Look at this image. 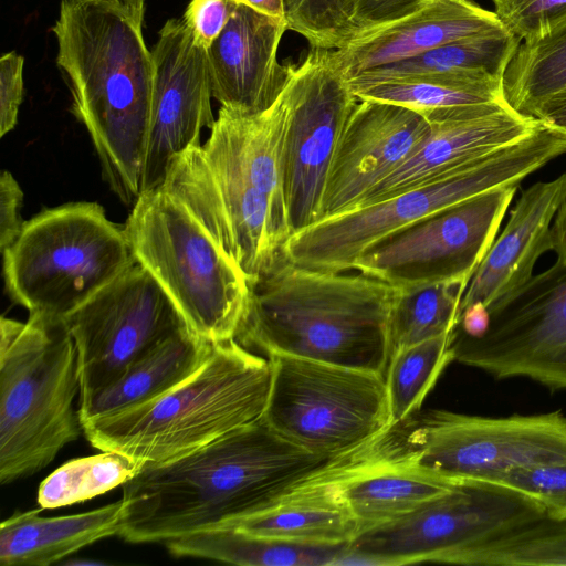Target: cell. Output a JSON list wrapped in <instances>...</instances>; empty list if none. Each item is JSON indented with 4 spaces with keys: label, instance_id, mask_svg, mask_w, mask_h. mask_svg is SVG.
Masks as SVG:
<instances>
[{
    "label": "cell",
    "instance_id": "4316f807",
    "mask_svg": "<svg viewBox=\"0 0 566 566\" xmlns=\"http://www.w3.org/2000/svg\"><path fill=\"white\" fill-rule=\"evenodd\" d=\"M349 544L310 545L291 543L224 527L192 533L166 543L176 557H197L242 566H326Z\"/></svg>",
    "mask_w": 566,
    "mask_h": 566
},
{
    "label": "cell",
    "instance_id": "7bdbcfd3",
    "mask_svg": "<svg viewBox=\"0 0 566 566\" xmlns=\"http://www.w3.org/2000/svg\"><path fill=\"white\" fill-rule=\"evenodd\" d=\"M489 326L488 306L482 303H473L461 311L453 333L468 338H480L486 333Z\"/></svg>",
    "mask_w": 566,
    "mask_h": 566
},
{
    "label": "cell",
    "instance_id": "d6986e66",
    "mask_svg": "<svg viewBox=\"0 0 566 566\" xmlns=\"http://www.w3.org/2000/svg\"><path fill=\"white\" fill-rule=\"evenodd\" d=\"M429 133L430 123L418 111L386 102L358 101L329 168L321 220L355 209L420 148Z\"/></svg>",
    "mask_w": 566,
    "mask_h": 566
},
{
    "label": "cell",
    "instance_id": "d6a6232c",
    "mask_svg": "<svg viewBox=\"0 0 566 566\" xmlns=\"http://www.w3.org/2000/svg\"><path fill=\"white\" fill-rule=\"evenodd\" d=\"M454 564L566 566V520L543 517L467 549Z\"/></svg>",
    "mask_w": 566,
    "mask_h": 566
},
{
    "label": "cell",
    "instance_id": "b9f144b4",
    "mask_svg": "<svg viewBox=\"0 0 566 566\" xmlns=\"http://www.w3.org/2000/svg\"><path fill=\"white\" fill-rule=\"evenodd\" d=\"M532 116L544 126L566 135V87L544 99Z\"/></svg>",
    "mask_w": 566,
    "mask_h": 566
},
{
    "label": "cell",
    "instance_id": "f1b7e54d",
    "mask_svg": "<svg viewBox=\"0 0 566 566\" xmlns=\"http://www.w3.org/2000/svg\"><path fill=\"white\" fill-rule=\"evenodd\" d=\"M521 39L509 30L452 41L413 57L365 71L349 78L424 73H480L503 78ZM348 80V78H347Z\"/></svg>",
    "mask_w": 566,
    "mask_h": 566
},
{
    "label": "cell",
    "instance_id": "7402d4cb",
    "mask_svg": "<svg viewBox=\"0 0 566 566\" xmlns=\"http://www.w3.org/2000/svg\"><path fill=\"white\" fill-rule=\"evenodd\" d=\"M503 30L495 12L471 0H428L403 18L355 34L332 54L349 78L452 41Z\"/></svg>",
    "mask_w": 566,
    "mask_h": 566
},
{
    "label": "cell",
    "instance_id": "d590c367",
    "mask_svg": "<svg viewBox=\"0 0 566 566\" xmlns=\"http://www.w3.org/2000/svg\"><path fill=\"white\" fill-rule=\"evenodd\" d=\"M521 492L545 511V517L566 520V463L534 465L510 471L494 483Z\"/></svg>",
    "mask_w": 566,
    "mask_h": 566
},
{
    "label": "cell",
    "instance_id": "5b68a950",
    "mask_svg": "<svg viewBox=\"0 0 566 566\" xmlns=\"http://www.w3.org/2000/svg\"><path fill=\"white\" fill-rule=\"evenodd\" d=\"M75 343L63 318L0 319V483L48 467L83 432Z\"/></svg>",
    "mask_w": 566,
    "mask_h": 566
},
{
    "label": "cell",
    "instance_id": "7a4b0ae2",
    "mask_svg": "<svg viewBox=\"0 0 566 566\" xmlns=\"http://www.w3.org/2000/svg\"><path fill=\"white\" fill-rule=\"evenodd\" d=\"M146 0H61L52 32L56 65L102 175L126 205L142 193L154 84L143 35Z\"/></svg>",
    "mask_w": 566,
    "mask_h": 566
},
{
    "label": "cell",
    "instance_id": "44dd1931",
    "mask_svg": "<svg viewBox=\"0 0 566 566\" xmlns=\"http://www.w3.org/2000/svg\"><path fill=\"white\" fill-rule=\"evenodd\" d=\"M286 30V22L235 6L226 28L207 50L212 97L222 107L259 113L276 101L289 76V64L277 62Z\"/></svg>",
    "mask_w": 566,
    "mask_h": 566
},
{
    "label": "cell",
    "instance_id": "277c9868",
    "mask_svg": "<svg viewBox=\"0 0 566 566\" xmlns=\"http://www.w3.org/2000/svg\"><path fill=\"white\" fill-rule=\"evenodd\" d=\"M269 358L237 339L211 343L180 382L132 408L82 422L87 441L139 464L191 453L263 417L271 387Z\"/></svg>",
    "mask_w": 566,
    "mask_h": 566
},
{
    "label": "cell",
    "instance_id": "836d02e7",
    "mask_svg": "<svg viewBox=\"0 0 566 566\" xmlns=\"http://www.w3.org/2000/svg\"><path fill=\"white\" fill-rule=\"evenodd\" d=\"M142 468L114 451L70 460L41 482L38 503L41 509H56L90 500L124 485Z\"/></svg>",
    "mask_w": 566,
    "mask_h": 566
},
{
    "label": "cell",
    "instance_id": "5bb4252c",
    "mask_svg": "<svg viewBox=\"0 0 566 566\" xmlns=\"http://www.w3.org/2000/svg\"><path fill=\"white\" fill-rule=\"evenodd\" d=\"M64 321L77 352L80 399L187 327L168 294L137 261Z\"/></svg>",
    "mask_w": 566,
    "mask_h": 566
},
{
    "label": "cell",
    "instance_id": "6da1fadb",
    "mask_svg": "<svg viewBox=\"0 0 566 566\" xmlns=\"http://www.w3.org/2000/svg\"><path fill=\"white\" fill-rule=\"evenodd\" d=\"M328 461L292 444L262 417L184 457L143 465L123 485L119 536L167 543L230 527Z\"/></svg>",
    "mask_w": 566,
    "mask_h": 566
},
{
    "label": "cell",
    "instance_id": "ee69618b",
    "mask_svg": "<svg viewBox=\"0 0 566 566\" xmlns=\"http://www.w3.org/2000/svg\"><path fill=\"white\" fill-rule=\"evenodd\" d=\"M551 251H554L558 261L566 262V197L564 198L549 231Z\"/></svg>",
    "mask_w": 566,
    "mask_h": 566
},
{
    "label": "cell",
    "instance_id": "7c38bea8",
    "mask_svg": "<svg viewBox=\"0 0 566 566\" xmlns=\"http://www.w3.org/2000/svg\"><path fill=\"white\" fill-rule=\"evenodd\" d=\"M401 424L416 461L452 482L494 483L517 469L566 463V415L483 417L430 410Z\"/></svg>",
    "mask_w": 566,
    "mask_h": 566
},
{
    "label": "cell",
    "instance_id": "83f0119b",
    "mask_svg": "<svg viewBox=\"0 0 566 566\" xmlns=\"http://www.w3.org/2000/svg\"><path fill=\"white\" fill-rule=\"evenodd\" d=\"M230 527L274 539L310 544H350L358 526L350 514L334 502L291 489L264 509Z\"/></svg>",
    "mask_w": 566,
    "mask_h": 566
},
{
    "label": "cell",
    "instance_id": "9a60e30c",
    "mask_svg": "<svg viewBox=\"0 0 566 566\" xmlns=\"http://www.w3.org/2000/svg\"><path fill=\"white\" fill-rule=\"evenodd\" d=\"M289 88L283 191L292 235L322 219L329 168L359 99L332 50L311 48L301 63L289 64Z\"/></svg>",
    "mask_w": 566,
    "mask_h": 566
},
{
    "label": "cell",
    "instance_id": "60d3db41",
    "mask_svg": "<svg viewBox=\"0 0 566 566\" xmlns=\"http://www.w3.org/2000/svg\"><path fill=\"white\" fill-rule=\"evenodd\" d=\"M23 192L11 172L0 176V251L9 248L19 237L25 221L21 216Z\"/></svg>",
    "mask_w": 566,
    "mask_h": 566
},
{
    "label": "cell",
    "instance_id": "ab89813d",
    "mask_svg": "<svg viewBox=\"0 0 566 566\" xmlns=\"http://www.w3.org/2000/svg\"><path fill=\"white\" fill-rule=\"evenodd\" d=\"M428 0H352L354 35L403 18L418 10Z\"/></svg>",
    "mask_w": 566,
    "mask_h": 566
},
{
    "label": "cell",
    "instance_id": "e0dca14e",
    "mask_svg": "<svg viewBox=\"0 0 566 566\" xmlns=\"http://www.w3.org/2000/svg\"><path fill=\"white\" fill-rule=\"evenodd\" d=\"M454 483L416 461L398 426L329 460L292 489L323 496L345 509L359 534L409 513Z\"/></svg>",
    "mask_w": 566,
    "mask_h": 566
},
{
    "label": "cell",
    "instance_id": "4fadbf2b",
    "mask_svg": "<svg viewBox=\"0 0 566 566\" xmlns=\"http://www.w3.org/2000/svg\"><path fill=\"white\" fill-rule=\"evenodd\" d=\"M480 338L453 333V361L495 379L526 378L566 390V262L558 261L489 306Z\"/></svg>",
    "mask_w": 566,
    "mask_h": 566
},
{
    "label": "cell",
    "instance_id": "2e32d148",
    "mask_svg": "<svg viewBox=\"0 0 566 566\" xmlns=\"http://www.w3.org/2000/svg\"><path fill=\"white\" fill-rule=\"evenodd\" d=\"M517 186L472 197L386 238L357 261L355 271L397 287L437 282L469 284Z\"/></svg>",
    "mask_w": 566,
    "mask_h": 566
},
{
    "label": "cell",
    "instance_id": "e575fe53",
    "mask_svg": "<svg viewBox=\"0 0 566 566\" xmlns=\"http://www.w3.org/2000/svg\"><path fill=\"white\" fill-rule=\"evenodd\" d=\"M289 30L312 49L335 50L354 35L352 0H284Z\"/></svg>",
    "mask_w": 566,
    "mask_h": 566
},
{
    "label": "cell",
    "instance_id": "9c48e42d",
    "mask_svg": "<svg viewBox=\"0 0 566 566\" xmlns=\"http://www.w3.org/2000/svg\"><path fill=\"white\" fill-rule=\"evenodd\" d=\"M263 418L282 438L332 460L392 428L385 375L285 355L268 356Z\"/></svg>",
    "mask_w": 566,
    "mask_h": 566
},
{
    "label": "cell",
    "instance_id": "8fae6325",
    "mask_svg": "<svg viewBox=\"0 0 566 566\" xmlns=\"http://www.w3.org/2000/svg\"><path fill=\"white\" fill-rule=\"evenodd\" d=\"M160 187L187 208L249 285L282 258L287 232L216 127L203 146H192L171 160Z\"/></svg>",
    "mask_w": 566,
    "mask_h": 566
},
{
    "label": "cell",
    "instance_id": "1f68e13d",
    "mask_svg": "<svg viewBox=\"0 0 566 566\" xmlns=\"http://www.w3.org/2000/svg\"><path fill=\"white\" fill-rule=\"evenodd\" d=\"M451 334L427 339L390 356L385 380L392 428L411 419L443 369L453 361Z\"/></svg>",
    "mask_w": 566,
    "mask_h": 566
},
{
    "label": "cell",
    "instance_id": "ba28073f",
    "mask_svg": "<svg viewBox=\"0 0 566 566\" xmlns=\"http://www.w3.org/2000/svg\"><path fill=\"white\" fill-rule=\"evenodd\" d=\"M1 254L9 297L63 319L136 262L123 227L88 201L35 214Z\"/></svg>",
    "mask_w": 566,
    "mask_h": 566
},
{
    "label": "cell",
    "instance_id": "cb8c5ba5",
    "mask_svg": "<svg viewBox=\"0 0 566 566\" xmlns=\"http://www.w3.org/2000/svg\"><path fill=\"white\" fill-rule=\"evenodd\" d=\"M124 503L56 517L40 510L15 512L0 526L2 566H48L103 538L120 535Z\"/></svg>",
    "mask_w": 566,
    "mask_h": 566
},
{
    "label": "cell",
    "instance_id": "74e56055",
    "mask_svg": "<svg viewBox=\"0 0 566 566\" xmlns=\"http://www.w3.org/2000/svg\"><path fill=\"white\" fill-rule=\"evenodd\" d=\"M235 6L232 0H190L181 19L195 42L208 50L226 28Z\"/></svg>",
    "mask_w": 566,
    "mask_h": 566
},
{
    "label": "cell",
    "instance_id": "d4e9b609",
    "mask_svg": "<svg viewBox=\"0 0 566 566\" xmlns=\"http://www.w3.org/2000/svg\"><path fill=\"white\" fill-rule=\"evenodd\" d=\"M211 343L187 327L132 364L116 380L78 400L81 423L149 401L164 394L207 357Z\"/></svg>",
    "mask_w": 566,
    "mask_h": 566
},
{
    "label": "cell",
    "instance_id": "ac0fdd59",
    "mask_svg": "<svg viewBox=\"0 0 566 566\" xmlns=\"http://www.w3.org/2000/svg\"><path fill=\"white\" fill-rule=\"evenodd\" d=\"M158 35L142 193L160 187L171 160L200 145L201 129L216 122L207 50L182 19L166 21Z\"/></svg>",
    "mask_w": 566,
    "mask_h": 566
},
{
    "label": "cell",
    "instance_id": "30bf717a",
    "mask_svg": "<svg viewBox=\"0 0 566 566\" xmlns=\"http://www.w3.org/2000/svg\"><path fill=\"white\" fill-rule=\"evenodd\" d=\"M545 517L510 488L455 482L409 513L359 533L336 565L454 564L467 549Z\"/></svg>",
    "mask_w": 566,
    "mask_h": 566
},
{
    "label": "cell",
    "instance_id": "484cf974",
    "mask_svg": "<svg viewBox=\"0 0 566 566\" xmlns=\"http://www.w3.org/2000/svg\"><path fill=\"white\" fill-rule=\"evenodd\" d=\"M347 82L359 101L397 104L422 114L446 107L505 102L503 78L480 73H424Z\"/></svg>",
    "mask_w": 566,
    "mask_h": 566
},
{
    "label": "cell",
    "instance_id": "3957f363",
    "mask_svg": "<svg viewBox=\"0 0 566 566\" xmlns=\"http://www.w3.org/2000/svg\"><path fill=\"white\" fill-rule=\"evenodd\" d=\"M249 287L235 336L244 347L386 374L399 287L359 271L300 266L283 255Z\"/></svg>",
    "mask_w": 566,
    "mask_h": 566
},
{
    "label": "cell",
    "instance_id": "8992f818",
    "mask_svg": "<svg viewBox=\"0 0 566 566\" xmlns=\"http://www.w3.org/2000/svg\"><path fill=\"white\" fill-rule=\"evenodd\" d=\"M566 153V135L541 124L442 178L390 198L323 219L292 234L282 255L300 266L354 271L359 258L386 238L481 193L520 182Z\"/></svg>",
    "mask_w": 566,
    "mask_h": 566
},
{
    "label": "cell",
    "instance_id": "f35d334b",
    "mask_svg": "<svg viewBox=\"0 0 566 566\" xmlns=\"http://www.w3.org/2000/svg\"><path fill=\"white\" fill-rule=\"evenodd\" d=\"M24 59L11 51L0 59V136L11 132L17 123L23 99Z\"/></svg>",
    "mask_w": 566,
    "mask_h": 566
},
{
    "label": "cell",
    "instance_id": "f6af8a7d",
    "mask_svg": "<svg viewBox=\"0 0 566 566\" xmlns=\"http://www.w3.org/2000/svg\"><path fill=\"white\" fill-rule=\"evenodd\" d=\"M237 4L247 6L254 11L281 22H286V9L284 0H232Z\"/></svg>",
    "mask_w": 566,
    "mask_h": 566
},
{
    "label": "cell",
    "instance_id": "52a82bcc",
    "mask_svg": "<svg viewBox=\"0 0 566 566\" xmlns=\"http://www.w3.org/2000/svg\"><path fill=\"white\" fill-rule=\"evenodd\" d=\"M123 230L190 332L209 343L235 339L248 280L179 200L163 187L143 192Z\"/></svg>",
    "mask_w": 566,
    "mask_h": 566
},
{
    "label": "cell",
    "instance_id": "f546056e",
    "mask_svg": "<svg viewBox=\"0 0 566 566\" xmlns=\"http://www.w3.org/2000/svg\"><path fill=\"white\" fill-rule=\"evenodd\" d=\"M566 87V19L544 36L516 49L503 75L505 102L533 117L547 97Z\"/></svg>",
    "mask_w": 566,
    "mask_h": 566
},
{
    "label": "cell",
    "instance_id": "8d00e7d4",
    "mask_svg": "<svg viewBox=\"0 0 566 566\" xmlns=\"http://www.w3.org/2000/svg\"><path fill=\"white\" fill-rule=\"evenodd\" d=\"M502 24L521 40L544 36L566 19V0H492Z\"/></svg>",
    "mask_w": 566,
    "mask_h": 566
},
{
    "label": "cell",
    "instance_id": "603a6c76",
    "mask_svg": "<svg viewBox=\"0 0 566 566\" xmlns=\"http://www.w3.org/2000/svg\"><path fill=\"white\" fill-rule=\"evenodd\" d=\"M565 197L566 171L552 181L536 182L522 192L503 232L472 275L462 296L459 315L473 303L489 306L533 275L537 259L551 251V226Z\"/></svg>",
    "mask_w": 566,
    "mask_h": 566
},
{
    "label": "cell",
    "instance_id": "4dcf8cb0",
    "mask_svg": "<svg viewBox=\"0 0 566 566\" xmlns=\"http://www.w3.org/2000/svg\"><path fill=\"white\" fill-rule=\"evenodd\" d=\"M467 286L437 282L399 287L389 317V358L406 347L452 332Z\"/></svg>",
    "mask_w": 566,
    "mask_h": 566
},
{
    "label": "cell",
    "instance_id": "ffe728a7",
    "mask_svg": "<svg viewBox=\"0 0 566 566\" xmlns=\"http://www.w3.org/2000/svg\"><path fill=\"white\" fill-rule=\"evenodd\" d=\"M423 115L430 123L423 144L356 208L433 182L530 135L541 125L536 118L515 112L506 102L446 107Z\"/></svg>",
    "mask_w": 566,
    "mask_h": 566
}]
</instances>
